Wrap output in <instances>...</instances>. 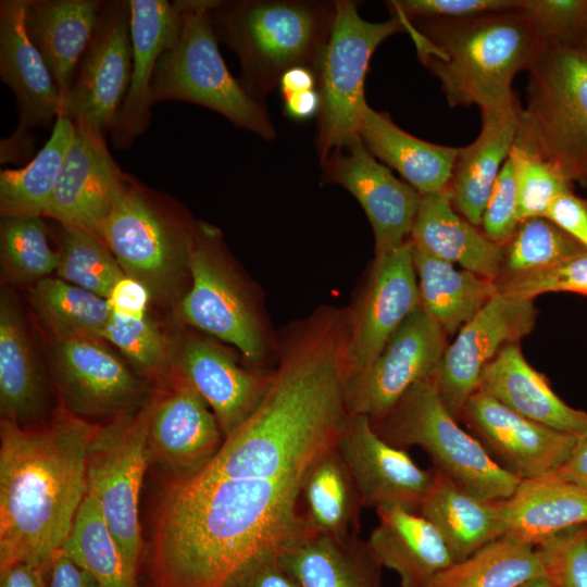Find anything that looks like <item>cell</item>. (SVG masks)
<instances>
[{
  "instance_id": "obj_1",
  "label": "cell",
  "mask_w": 587,
  "mask_h": 587,
  "mask_svg": "<svg viewBox=\"0 0 587 587\" xmlns=\"http://www.w3.org/2000/svg\"><path fill=\"white\" fill-rule=\"evenodd\" d=\"M304 475L254 476L213 458L168 474L153 510L149 587H223L249 560L287 544L304 530Z\"/></svg>"
},
{
  "instance_id": "obj_2",
  "label": "cell",
  "mask_w": 587,
  "mask_h": 587,
  "mask_svg": "<svg viewBox=\"0 0 587 587\" xmlns=\"http://www.w3.org/2000/svg\"><path fill=\"white\" fill-rule=\"evenodd\" d=\"M99 425L61 404L46 423H0V571L49 566L87 495L88 447Z\"/></svg>"
},
{
  "instance_id": "obj_3",
  "label": "cell",
  "mask_w": 587,
  "mask_h": 587,
  "mask_svg": "<svg viewBox=\"0 0 587 587\" xmlns=\"http://www.w3.org/2000/svg\"><path fill=\"white\" fill-rule=\"evenodd\" d=\"M521 8L465 18L396 17L450 107L498 110L519 102L514 77L547 48Z\"/></svg>"
},
{
  "instance_id": "obj_4",
  "label": "cell",
  "mask_w": 587,
  "mask_h": 587,
  "mask_svg": "<svg viewBox=\"0 0 587 587\" xmlns=\"http://www.w3.org/2000/svg\"><path fill=\"white\" fill-rule=\"evenodd\" d=\"M335 10L329 0H214L210 17L218 41L238 58L241 86L264 104L287 70L319 75Z\"/></svg>"
},
{
  "instance_id": "obj_5",
  "label": "cell",
  "mask_w": 587,
  "mask_h": 587,
  "mask_svg": "<svg viewBox=\"0 0 587 587\" xmlns=\"http://www.w3.org/2000/svg\"><path fill=\"white\" fill-rule=\"evenodd\" d=\"M180 23L161 54L151 84L152 103L174 100L199 104L226 117L236 127L265 140L276 129L265 105L254 100L227 70L218 50L210 8L214 0H177Z\"/></svg>"
},
{
  "instance_id": "obj_6",
  "label": "cell",
  "mask_w": 587,
  "mask_h": 587,
  "mask_svg": "<svg viewBox=\"0 0 587 587\" xmlns=\"http://www.w3.org/2000/svg\"><path fill=\"white\" fill-rule=\"evenodd\" d=\"M528 73L514 145L587 185V60L574 46L547 47Z\"/></svg>"
},
{
  "instance_id": "obj_7",
  "label": "cell",
  "mask_w": 587,
  "mask_h": 587,
  "mask_svg": "<svg viewBox=\"0 0 587 587\" xmlns=\"http://www.w3.org/2000/svg\"><path fill=\"white\" fill-rule=\"evenodd\" d=\"M198 222L125 173L122 192L104 221L100 240L124 274L159 301L173 299L188 272Z\"/></svg>"
},
{
  "instance_id": "obj_8",
  "label": "cell",
  "mask_w": 587,
  "mask_h": 587,
  "mask_svg": "<svg viewBox=\"0 0 587 587\" xmlns=\"http://www.w3.org/2000/svg\"><path fill=\"white\" fill-rule=\"evenodd\" d=\"M458 422L441 401L434 377L412 386L386 415L371 421L391 446L422 448L433 469L470 494L486 500L508 498L521 479L499 467Z\"/></svg>"
},
{
  "instance_id": "obj_9",
  "label": "cell",
  "mask_w": 587,
  "mask_h": 587,
  "mask_svg": "<svg viewBox=\"0 0 587 587\" xmlns=\"http://www.w3.org/2000/svg\"><path fill=\"white\" fill-rule=\"evenodd\" d=\"M188 268L191 286L179 303L182 319L233 345L257 367L264 365L274 347L266 320L233 266L215 226L198 222Z\"/></svg>"
},
{
  "instance_id": "obj_10",
  "label": "cell",
  "mask_w": 587,
  "mask_h": 587,
  "mask_svg": "<svg viewBox=\"0 0 587 587\" xmlns=\"http://www.w3.org/2000/svg\"><path fill=\"white\" fill-rule=\"evenodd\" d=\"M330 37L317 75L321 110L315 137L320 163L359 137L363 110L367 104L364 83L377 47L390 36L404 32L396 16L383 22L364 20L354 0H336Z\"/></svg>"
},
{
  "instance_id": "obj_11",
  "label": "cell",
  "mask_w": 587,
  "mask_h": 587,
  "mask_svg": "<svg viewBox=\"0 0 587 587\" xmlns=\"http://www.w3.org/2000/svg\"><path fill=\"white\" fill-rule=\"evenodd\" d=\"M155 395L140 410L99 425L87 453V494L99 507L129 571L138 576L142 551L139 497L147 467Z\"/></svg>"
},
{
  "instance_id": "obj_12",
  "label": "cell",
  "mask_w": 587,
  "mask_h": 587,
  "mask_svg": "<svg viewBox=\"0 0 587 587\" xmlns=\"http://www.w3.org/2000/svg\"><path fill=\"white\" fill-rule=\"evenodd\" d=\"M132 64L129 0L104 1L59 117L110 133L129 87Z\"/></svg>"
},
{
  "instance_id": "obj_13",
  "label": "cell",
  "mask_w": 587,
  "mask_h": 587,
  "mask_svg": "<svg viewBox=\"0 0 587 587\" xmlns=\"http://www.w3.org/2000/svg\"><path fill=\"white\" fill-rule=\"evenodd\" d=\"M446 334L420 304L364 370L348 376L350 414L371 421L386 415L415 384L435 376L447 348Z\"/></svg>"
},
{
  "instance_id": "obj_14",
  "label": "cell",
  "mask_w": 587,
  "mask_h": 587,
  "mask_svg": "<svg viewBox=\"0 0 587 587\" xmlns=\"http://www.w3.org/2000/svg\"><path fill=\"white\" fill-rule=\"evenodd\" d=\"M51 367L60 404L84 420L137 412L152 397L140 375L100 341L55 338Z\"/></svg>"
},
{
  "instance_id": "obj_15",
  "label": "cell",
  "mask_w": 587,
  "mask_h": 587,
  "mask_svg": "<svg viewBox=\"0 0 587 587\" xmlns=\"http://www.w3.org/2000/svg\"><path fill=\"white\" fill-rule=\"evenodd\" d=\"M534 299L498 291L447 346L434 376L438 394L460 421L470 397L478 390L485 366L509 344L528 335L536 321Z\"/></svg>"
},
{
  "instance_id": "obj_16",
  "label": "cell",
  "mask_w": 587,
  "mask_h": 587,
  "mask_svg": "<svg viewBox=\"0 0 587 587\" xmlns=\"http://www.w3.org/2000/svg\"><path fill=\"white\" fill-rule=\"evenodd\" d=\"M27 0L0 1V77L15 95L18 124L1 140V163L26 159L33 132L58 120L61 99L54 79L25 27Z\"/></svg>"
},
{
  "instance_id": "obj_17",
  "label": "cell",
  "mask_w": 587,
  "mask_h": 587,
  "mask_svg": "<svg viewBox=\"0 0 587 587\" xmlns=\"http://www.w3.org/2000/svg\"><path fill=\"white\" fill-rule=\"evenodd\" d=\"M322 182L348 190L372 226L375 259L410 239L423 196L398 179L364 146L360 136L321 163Z\"/></svg>"
},
{
  "instance_id": "obj_18",
  "label": "cell",
  "mask_w": 587,
  "mask_h": 587,
  "mask_svg": "<svg viewBox=\"0 0 587 587\" xmlns=\"http://www.w3.org/2000/svg\"><path fill=\"white\" fill-rule=\"evenodd\" d=\"M461 420L494 462L519 479L554 475L578 440L515 413L480 390L470 397Z\"/></svg>"
},
{
  "instance_id": "obj_19",
  "label": "cell",
  "mask_w": 587,
  "mask_h": 587,
  "mask_svg": "<svg viewBox=\"0 0 587 587\" xmlns=\"http://www.w3.org/2000/svg\"><path fill=\"white\" fill-rule=\"evenodd\" d=\"M73 124V138L43 216L100 239L101 227L122 192L125 172L111 155L104 133L87 122Z\"/></svg>"
},
{
  "instance_id": "obj_20",
  "label": "cell",
  "mask_w": 587,
  "mask_h": 587,
  "mask_svg": "<svg viewBox=\"0 0 587 587\" xmlns=\"http://www.w3.org/2000/svg\"><path fill=\"white\" fill-rule=\"evenodd\" d=\"M420 304L413 242L409 239L374 260L360 299L349 311V375L367 367Z\"/></svg>"
},
{
  "instance_id": "obj_21",
  "label": "cell",
  "mask_w": 587,
  "mask_h": 587,
  "mask_svg": "<svg viewBox=\"0 0 587 587\" xmlns=\"http://www.w3.org/2000/svg\"><path fill=\"white\" fill-rule=\"evenodd\" d=\"M336 447L349 469L364 508L399 507L419 512L435 477L385 441L366 415L350 414Z\"/></svg>"
},
{
  "instance_id": "obj_22",
  "label": "cell",
  "mask_w": 587,
  "mask_h": 587,
  "mask_svg": "<svg viewBox=\"0 0 587 587\" xmlns=\"http://www.w3.org/2000/svg\"><path fill=\"white\" fill-rule=\"evenodd\" d=\"M173 375L187 382L207 401L224 438L254 411L272 372L248 370L222 346L195 334H183L171 346Z\"/></svg>"
},
{
  "instance_id": "obj_23",
  "label": "cell",
  "mask_w": 587,
  "mask_h": 587,
  "mask_svg": "<svg viewBox=\"0 0 587 587\" xmlns=\"http://www.w3.org/2000/svg\"><path fill=\"white\" fill-rule=\"evenodd\" d=\"M165 395H155L148 435V462L170 474L192 472L208 463L220 450L224 435L216 416L184 379L173 375Z\"/></svg>"
},
{
  "instance_id": "obj_24",
  "label": "cell",
  "mask_w": 587,
  "mask_h": 587,
  "mask_svg": "<svg viewBox=\"0 0 587 587\" xmlns=\"http://www.w3.org/2000/svg\"><path fill=\"white\" fill-rule=\"evenodd\" d=\"M133 64L129 87L110 132L115 148L127 149L152 116L151 84L157 63L175 38L180 23L177 1L129 0Z\"/></svg>"
},
{
  "instance_id": "obj_25",
  "label": "cell",
  "mask_w": 587,
  "mask_h": 587,
  "mask_svg": "<svg viewBox=\"0 0 587 587\" xmlns=\"http://www.w3.org/2000/svg\"><path fill=\"white\" fill-rule=\"evenodd\" d=\"M478 390L532 421L578 437L587 434V413L566 404L517 344L504 346L485 366Z\"/></svg>"
},
{
  "instance_id": "obj_26",
  "label": "cell",
  "mask_w": 587,
  "mask_h": 587,
  "mask_svg": "<svg viewBox=\"0 0 587 587\" xmlns=\"http://www.w3.org/2000/svg\"><path fill=\"white\" fill-rule=\"evenodd\" d=\"M520 102L504 109L483 110L478 136L459 148L449 192L455 211L478 226L492 187L514 146Z\"/></svg>"
},
{
  "instance_id": "obj_27",
  "label": "cell",
  "mask_w": 587,
  "mask_h": 587,
  "mask_svg": "<svg viewBox=\"0 0 587 587\" xmlns=\"http://www.w3.org/2000/svg\"><path fill=\"white\" fill-rule=\"evenodd\" d=\"M278 555L301 587H382L383 566L359 535L304 529L283 545Z\"/></svg>"
},
{
  "instance_id": "obj_28",
  "label": "cell",
  "mask_w": 587,
  "mask_h": 587,
  "mask_svg": "<svg viewBox=\"0 0 587 587\" xmlns=\"http://www.w3.org/2000/svg\"><path fill=\"white\" fill-rule=\"evenodd\" d=\"M104 1L27 0V35L45 60L58 88L61 107L95 32Z\"/></svg>"
},
{
  "instance_id": "obj_29",
  "label": "cell",
  "mask_w": 587,
  "mask_h": 587,
  "mask_svg": "<svg viewBox=\"0 0 587 587\" xmlns=\"http://www.w3.org/2000/svg\"><path fill=\"white\" fill-rule=\"evenodd\" d=\"M496 505L504 536L534 547L564 529L587 525V487L553 475L521 479Z\"/></svg>"
},
{
  "instance_id": "obj_30",
  "label": "cell",
  "mask_w": 587,
  "mask_h": 587,
  "mask_svg": "<svg viewBox=\"0 0 587 587\" xmlns=\"http://www.w3.org/2000/svg\"><path fill=\"white\" fill-rule=\"evenodd\" d=\"M375 511L378 523L367 546L383 569L399 576L401 587H422L453 563L438 530L420 513L399 507Z\"/></svg>"
},
{
  "instance_id": "obj_31",
  "label": "cell",
  "mask_w": 587,
  "mask_h": 587,
  "mask_svg": "<svg viewBox=\"0 0 587 587\" xmlns=\"http://www.w3.org/2000/svg\"><path fill=\"white\" fill-rule=\"evenodd\" d=\"M48 391L20 309L8 291L0 298L1 419L35 427L47 419Z\"/></svg>"
},
{
  "instance_id": "obj_32",
  "label": "cell",
  "mask_w": 587,
  "mask_h": 587,
  "mask_svg": "<svg viewBox=\"0 0 587 587\" xmlns=\"http://www.w3.org/2000/svg\"><path fill=\"white\" fill-rule=\"evenodd\" d=\"M410 239L425 252L482 277L496 282L500 276L504 245L460 215L449 189L423 196Z\"/></svg>"
},
{
  "instance_id": "obj_33",
  "label": "cell",
  "mask_w": 587,
  "mask_h": 587,
  "mask_svg": "<svg viewBox=\"0 0 587 587\" xmlns=\"http://www.w3.org/2000/svg\"><path fill=\"white\" fill-rule=\"evenodd\" d=\"M359 136L369 151L422 196L449 188L459 148L420 139L385 112L365 105Z\"/></svg>"
},
{
  "instance_id": "obj_34",
  "label": "cell",
  "mask_w": 587,
  "mask_h": 587,
  "mask_svg": "<svg viewBox=\"0 0 587 587\" xmlns=\"http://www.w3.org/2000/svg\"><path fill=\"white\" fill-rule=\"evenodd\" d=\"M417 513L438 530L453 562L469 558L505 534L496 500L470 494L436 470Z\"/></svg>"
},
{
  "instance_id": "obj_35",
  "label": "cell",
  "mask_w": 587,
  "mask_h": 587,
  "mask_svg": "<svg viewBox=\"0 0 587 587\" xmlns=\"http://www.w3.org/2000/svg\"><path fill=\"white\" fill-rule=\"evenodd\" d=\"M299 504L307 530L337 537L359 535L364 504L336 445L307 470Z\"/></svg>"
},
{
  "instance_id": "obj_36",
  "label": "cell",
  "mask_w": 587,
  "mask_h": 587,
  "mask_svg": "<svg viewBox=\"0 0 587 587\" xmlns=\"http://www.w3.org/2000/svg\"><path fill=\"white\" fill-rule=\"evenodd\" d=\"M420 302L446 335H454L498 292L496 282L438 259L413 245Z\"/></svg>"
},
{
  "instance_id": "obj_37",
  "label": "cell",
  "mask_w": 587,
  "mask_h": 587,
  "mask_svg": "<svg viewBox=\"0 0 587 587\" xmlns=\"http://www.w3.org/2000/svg\"><path fill=\"white\" fill-rule=\"evenodd\" d=\"M74 124L58 117L40 151L25 166L0 172L2 217H41L53 196L73 138Z\"/></svg>"
},
{
  "instance_id": "obj_38",
  "label": "cell",
  "mask_w": 587,
  "mask_h": 587,
  "mask_svg": "<svg viewBox=\"0 0 587 587\" xmlns=\"http://www.w3.org/2000/svg\"><path fill=\"white\" fill-rule=\"evenodd\" d=\"M544 574L534 546L502 536L469 558L453 562L422 587H517Z\"/></svg>"
},
{
  "instance_id": "obj_39",
  "label": "cell",
  "mask_w": 587,
  "mask_h": 587,
  "mask_svg": "<svg viewBox=\"0 0 587 587\" xmlns=\"http://www.w3.org/2000/svg\"><path fill=\"white\" fill-rule=\"evenodd\" d=\"M30 303L55 338L103 340L112 316L107 299L61 278L46 277L29 289Z\"/></svg>"
},
{
  "instance_id": "obj_40",
  "label": "cell",
  "mask_w": 587,
  "mask_h": 587,
  "mask_svg": "<svg viewBox=\"0 0 587 587\" xmlns=\"http://www.w3.org/2000/svg\"><path fill=\"white\" fill-rule=\"evenodd\" d=\"M62 550L100 587H138L95 499L84 498Z\"/></svg>"
},
{
  "instance_id": "obj_41",
  "label": "cell",
  "mask_w": 587,
  "mask_h": 587,
  "mask_svg": "<svg viewBox=\"0 0 587 587\" xmlns=\"http://www.w3.org/2000/svg\"><path fill=\"white\" fill-rule=\"evenodd\" d=\"M59 251L60 278L107 300L126 276L108 247L83 229L61 226Z\"/></svg>"
},
{
  "instance_id": "obj_42",
  "label": "cell",
  "mask_w": 587,
  "mask_h": 587,
  "mask_svg": "<svg viewBox=\"0 0 587 587\" xmlns=\"http://www.w3.org/2000/svg\"><path fill=\"white\" fill-rule=\"evenodd\" d=\"M1 264L17 282H39L57 271L60 251L51 248L41 217H2Z\"/></svg>"
},
{
  "instance_id": "obj_43",
  "label": "cell",
  "mask_w": 587,
  "mask_h": 587,
  "mask_svg": "<svg viewBox=\"0 0 587 587\" xmlns=\"http://www.w3.org/2000/svg\"><path fill=\"white\" fill-rule=\"evenodd\" d=\"M587 250L546 217L521 221L504 245L501 275L542 270Z\"/></svg>"
},
{
  "instance_id": "obj_44",
  "label": "cell",
  "mask_w": 587,
  "mask_h": 587,
  "mask_svg": "<svg viewBox=\"0 0 587 587\" xmlns=\"http://www.w3.org/2000/svg\"><path fill=\"white\" fill-rule=\"evenodd\" d=\"M102 338L116 346L139 375L162 378L172 373L166 342L147 315L134 319L112 313Z\"/></svg>"
},
{
  "instance_id": "obj_45",
  "label": "cell",
  "mask_w": 587,
  "mask_h": 587,
  "mask_svg": "<svg viewBox=\"0 0 587 587\" xmlns=\"http://www.w3.org/2000/svg\"><path fill=\"white\" fill-rule=\"evenodd\" d=\"M510 158L515 171L520 221L545 217L551 202L572 184L544 160L515 145Z\"/></svg>"
},
{
  "instance_id": "obj_46",
  "label": "cell",
  "mask_w": 587,
  "mask_h": 587,
  "mask_svg": "<svg viewBox=\"0 0 587 587\" xmlns=\"http://www.w3.org/2000/svg\"><path fill=\"white\" fill-rule=\"evenodd\" d=\"M535 548L553 587H587V525L564 529Z\"/></svg>"
},
{
  "instance_id": "obj_47",
  "label": "cell",
  "mask_w": 587,
  "mask_h": 587,
  "mask_svg": "<svg viewBox=\"0 0 587 587\" xmlns=\"http://www.w3.org/2000/svg\"><path fill=\"white\" fill-rule=\"evenodd\" d=\"M498 291L534 299L546 292H573L587 296V252L552 266L515 275H501Z\"/></svg>"
},
{
  "instance_id": "obj_48",
  "label": "cell",
  "mask_w": 587,
  "mask_h": 587,
  "mask_svg": "<svg viewBox=\"0 0 587 587\" xmlns=\"http://www.w3.org/2000/svg\"><path fill=\"white\" fill-rule=\"evenodd\" d=\"M521 10L546 47H575L587 28V0H523Z\"/></svg>"
},
{
  "instance_id": "obj_49",
  "label": "cell",
  "mask_w": 587,
  "mask_h": 587,
  "mask_svg": "<svg viewBox=\"0 0 587 587\" xmlns=\"http://www.w3.org/2000/svg\"><path fill=\"white\" fill-rule=\"evenodd\" d=\"M520 223L515 171L509 155L492 187L480 225L490 240L507 245Z\"/></svg>"
},
{
  "instance_id": "obj_50",
  "label": "cell",
  "mask_w": 587,
  "mask_h": 587,
  "mask_svg": "<svg viewBox=\"0 0 587 587\" xmlns=\"http://www.w3.org/2000/svg\"><path fill=\"white\" fill-rule=\"evenodd\" d=\"M392 16L465 18L520 9L523 0H390Z\"/></svg>"
},
{
  "instance_id": "obj_51",
  "label": "cell",
  "mask_w": 587,
  "mask_h": 587,
  "mask_svg": "<svg viewBox=\"0 0 587 587\" xmlns=\"http://www.w3.org/2000/svg\"><path fill=\"white\" fill-rule=\"evenodd\" d=\"M223 587H301L283 565L278 549L264 551L238 569Z\"/></svg>"
},
{
  "instance_id": "obj_52",
  "label": "cell",
  "mask_w": 587,
  "mask_h": 587,
  "mask_svg": "<svg viewBox=\"0 0 587 587\" xmlns=\"http://www.w3.org/2000/svg\"><path fill=\"white\" fill-rule=\"evenodd\" d=\"M545 217L587 250V201L571 188L562 191L549 205Z\"/></svg>"
},
{
  "instance_id": "obj_53",
  "label": "cell",
  "mask_w": 587,
  "mask_h": 587,
  "mask_svg": "<svg viewBox=\"0 0 587 587\" xmlns=\"http://www.w3.org/2000/svg\"><path fill=\"white\" fill-rule=\"evenodd\" d=\"M151 296L140 282L124 276L113 287L108 302L112 313L126 317L139 319L147 315Z\"/></svg>"
},
{
  "instance_id": "obj_54",
  "label": "cell",
  "mask_w": 587,
  "mask_h": 587,
  "mask_svg": "<svg viewBox=\"0 0 587 587\" xmlns=\"http://www.w3.org/2000/svg\"><path fill=\"white\" fill-rule=\"evenodd\" d=\"M47 587H100L96 579L78 566L62 549L51 559L47 570Z\"/></svg>"
},
{
  "instance_id": "obj_55",
  "label": "cell",
  "mask_w": 587,
  "mask_h": 587,
  "mask_svg": "<svg viewBox=\"0 0 587 587\" xmlns=\"http://www.w3.org/2000/svg\"><path fill=\"white\" fill-rule=\"evenodd\" d=\"M47 567L16 563L0 571V587H47Z\"/></svg>"
},
{
  "instance_id": "obj_56",
  "label": "cell",
  "mask_w": 587,
  "mask_h": 587,
  "mask_svg": "<svg viewBox=\"0 0 587 587\" xmlns=\"http://www.w3.org/2000/svg\"><path fill=\"white\" fill-rule=\"evenodd\" d=\"M284 112L297 121L317 117L321 110V96L317 89L284 97Z\"/></svg>"
},
{
  "instance_id": "obj_57",
  "label": "cell",
  "mask_w": 587,
  "mask_h": 587,
  "mask_svg": "<svg viewBox=\"0 0 587 587\" xmlns=\"http://www.w3.org/2000/svg\"><path fill=\"white\" fill-rule=\"evenodd\" d=\"M553 476L587 487V434L578 437L570 459Z\"/></svg>"
},
{
  "instance_id": "obj_58",
  "label": "cell",
  "mask_w": 587,
  "mask_h": 587,
  "mask_svg": "<svg viewBox=\"0 0 587 587\" xmlns=\"http://www.w3.org/2000/svg\"><path fill=\"white\" fill-rule=\"evenodd\" d=\"M317 85L316 74L301 66L287 70L280 77L278 88L282 97L315 89Z\"/></svg>"
},
{
  "instance_id": "obj_59",
  "label": "cell",
  "mask_w": 587,
  "mask_h": 587,
  "mask_svg": "<svg viewBox=\"0 0 587 587\" xmlns=\"http://www.w3.org/2000/svg\"><path fill=\"white\" fill-rule=\"evenodd\" d=\"M517 587H553L549 578L544 575L535 576L533 578H529L525 582H523Z\"/></svg>"
},
{
  "instance_id": "obj_60",
  "label": "cell",
  "mask_w": 587,
  "mask_h": 587,
  "mask_svg": "<svg viewBox=\"0 0 587 587\" xmlns=\"http://www.w3.org/2000/svg\"><path fill=\"white\" fill-rule=\"evenodd\" d=\"M587 60V28L584 30L575 46Z\"/></svg>"
}]
</instances>
